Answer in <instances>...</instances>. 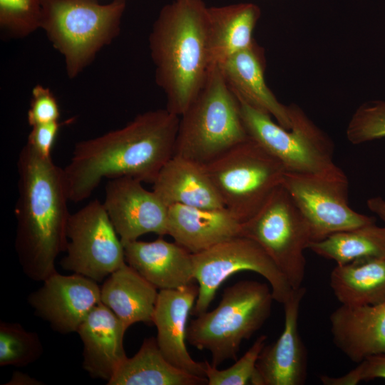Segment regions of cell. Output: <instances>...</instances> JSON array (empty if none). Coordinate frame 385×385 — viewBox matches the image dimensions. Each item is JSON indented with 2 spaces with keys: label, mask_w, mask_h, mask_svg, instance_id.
<instances>
[{
  "label": "cell",
  "mask_w": 385,
  "mask_h": 385,
  "mask_svg": "<svg viewBox=\"0 0 385 385\" xmlns=\"http://www.w3.org/2000/svg\"><path fill=\"white\" fill-rule=\"evenodd\" d=\"M241 223L225 207L175 204L168 210V235L192 254L240 235Z\"/></svg>",
  "instance_id": "44dd1931"
},
{
  "label": "cell",
  "mask_w": 385,
  "mask_h": 385,
  "mask_svg": "<svg viewBox=\"0 0 385 385\" xmlns=\"http://www.w3.org/2000/svg\"><path fill=\"white\" fill-rule=\"evenodd\" d=\"M207 6L203 0H173L161 9L150 36L156 83L166 109L180 116L211 68Z\"/></svg>",
  "instance_id": "3957f363"
},
{
  "label": "cell",
  "mask_w": 385,
  "mask_h": 385,
  "mask_svg": "<svg viewBox=\"0 0 385 385\" xmlns=\"http://www.w3.org/2000/svg\"><path fill=\"white\" fill-rule=\"evenodd\" d=\"M66 236L63 270L98 282L126 263L121 240L98 200L70 215Z\"/></svg>",
  "instance_id": "7c38bea8"
},
{
  "label": "cell",
  "mask_w": 385,
  "mask_h": 385,
  "mask_svg": "<svg viewBox=\"0 0 385 385\" xmlns=\"http://www.w3.org/2000/svg\"><path fill=\"white\" fill-rule=\"evenodd\" d=\"M198 295L194 283L177 289H160L153 324L156 340L165 358L173 366L193 375L205 377V361H195L186 346L188 319Z\"/></svg>",
  "instance_id": "2e32d148"
},
{
  "label": "cell",
  "mask_w": 385,
  "mask_h": 385,
  "mask_svg": "<svg viewBox=\"0 0 385 385\" xmlns=\"http://www.w3.org/2000/svg\"><path fill=\"white\" fill-rule=\"evenodd\" d=\"M59 108L54 96L48 88L36 86L32 91V98L28 112L30 125L57 121Z\"/></svg>",
  "instance_id": "d6a6232c"
},
{
  "label": "cell",
  "mask_w": 385,
  "mask_h": 385,
  "mask_svg": "<svg viewBox=\"0 0 385 385\" xmlns=\"http://www.w3.org/2000/svg\"><path fill=\"white\" fill-rule=\"evenodd\" d=\"M282 185L307 220L312 242L375 222L350 207L347 176L335 164L316 173L286 172Z\"/></svg>",
  "instance_id": "30bf717a"
},
{
  "label": "cell",
  "mask_w": 385,
  "mask_h": 385,
  "mask_svg": "<svg viewBox=\"0 0 385 385\" xmlns=\"http://www.w3.org/2000/svg\"><path fill=\"white\" fill-rule=\"evenodd\" d=\"M125 262L158 289H177L194 283L192 254L163 238L133 240L123 245Z\"/></svg>",
  "instance_id": "ffe728a7"
},
{
  "label": "cell",
  "mask_w": 385,
  "mask_h": 385,
  "mask_svg": "<svg viewBox=\"0 0 385 385\" xmlns=\"http://www.w3.org/2000/svg\"><path fill=\"white\" fill-rule=\"evenodd\" d=\"M153 191L168 206L225 207L205 166L174 155L153 183Z\"/></svg>",
  "instance_id": "7402d4cb"
},
{
  "label": "cell",
  "mask_w": 385,
  "mask_h": 385,
  "mask_svg": "<svg viewBox=\"0 0 385 385\" xmlns=\"http://www.w3.org/2000/svg\"><path fill=\"white\" fill-rule=\"evenodd\" d=\"M28 302L38 317L61 334L77 332L91 310L101 302V287L96 281L73 273L50 275Z\"/></svg>",
  "instance_id": "5bb4252c"
},
{
  "label": "cell",
  "mask_w": 385,
  "mask_h": 385,
  "mask_svg": "<svg viewBox=\"0 0 385 385\" xmlns=\"http://www.w3.org/2000/svg\"><path fill=\"white\" fill-rule=\"evenodd\" d=\"M59 126L58 121L33 125L27 143L43 157H51V149Z\"/></svg>",
  "instance_id": "836d02e7"
},
{
  "label": "cell",
  "mask_w": 385,
  "mask_h": 385,
  "mask_svg": "<svg viewBox=\"0 0 385 385\" xmlns=\"http://www.w3.org/2000/svg\"><path fill=\"white\" fill-rule=\"evenodd\" d=\"M41 26L65 57L70 78L91 61L117 36L125 0L100 4L97 0H40Z\"/></svg>",
  "instance_id": "8992f818"
},
{
  "label": "cell",
  "mask_w": 385,
  "mask_h": 385,
  "mask_svg": "<svg viewBox=\"0 0 385 385\" xmlns=\"http://www.w3.org/2000/svg\"><path fill=\"white\" fill-rule=\"evenodd\" d=\"M179 120L166 108L150 111L123 128L77 143L63 168L69 200H86L106 178L153 183L174 155Z\"/></svg>",
  "instance_id": "6da1fadb"
},
{
  "label": "cell",
  "mask_w": 385,
  "mask_h": 385,
  "mask_svg": "<svg viewBox=\"0 0 385 385\" xmlns=\"http://www.w3.org/2000/svg\"><path fill=\"white\" fill-rule=\"evenodd\" d=\"M158 289L127 263L101 287V301L128 329L137 322L153 324Z\"/></svg>",
  "instance_id": "603a6c76"
},
{
  "label": "cell",
  "mask_w": 385,
  "mask_h": 385,
  "mask_svg": "<svg viewBox=\"0 0 385 385\" xmlns=\"http://www.w3.org/2000/svg\"><path fill=\"white\" fill-rule=\"evenodd\" d=\"M204 166L225 207L240 222L263 206L287 172L250 137Z\"/></svg>",
  "instance_id": "52a82bcc"
},
{
  "label": "cell",
  "mask_w": 385,
  "mask_h": 385,
  "mask_svg": "<svg viewBox=\"0 0 385 385\" xmlns=\"http://www.w3.org/2000/svg\"><path fill=\"white\" fill-rule=\"evenodd\" d=\"M308 249L323 258L334 260L337 265L385 255V226L374 222L337 232L311 242Z\"/></svg>",
  "instance_id": "4316f807"
},
{
  "label": "cell",
  "mask_w": 385,
  "mask_h": 385,
  "mask_svg": "<svg viewBox=\"0 0 385 385\" xmlns=\"http://www.w3.org/2000/svg\"><path fill=\"white\" fill-rule=\"evenodd\" d=\"M217 66L238 100L274 117L284 128H291L289 106L281 103L267 86L264 52L255 41Z\"/></svg>",
  "instance_id": "e0dca14e"
},
{
  "label": "cell",
  "mask_w": 385,
  "mask_h": 385,
  "mask_svg": "<svg viewBox=\"0 0 385 385\" xmlns=\"http://www.w3.org/2000/svg\"><path fill=\"white\" fill-rule=\"evenodd\" d=\"M127 328L102 302L96 306L76 332L83 343V368L95 379L112 378L127 356L123 339Z\"/></svg>",
  "instance_id": "ac0fdd59"
},
{
  "label": "cell",
  "mask_w": 385,
  "mask_h": 385,
  "mask_svg": "<svg viewBox=\"0 0 385 385\" xmlns=\"http://www.w3.org/2000/svg\"><path fill=\"white\" fill-rule=\"evenodd\" d=\"M306 289H294L282 304L284 329L272 344L265 345L251 379L253 385H303L307 377V350L298 328L299 311Z\"/></svg>",
  "instance_id": "9a60e30c"
},
{
  "label": "cell",
  "mask_w": 385,
  "mask_h": 385,
  "mask_svg": "<svg viewBox=\"0 0 385 385\" xmlns=\"http://www.w3.org/2000/svg\"><path fill=\"white\" fill-rule=\"evenodd\" d=\"M375 379H385V353L366 357L343 376H320V380L324 385H356L361 381Z\"/></svg>",
  "instance_id": "1f68e13d"
},
{
  "label": "cell",
  "mask_w": 385,
  "mask_h": 385,
  "mask_svg": "<svg viewBox=\"0 0 385 385\" xmlns=\"http://www.w3.org/2000/svg\"><path fill=\"white\" fill-rule=\"evenodd\" d=\"M346 135L352 144L385 138V101H373L360 106L349 122Z\"/></svg>",
  "instance_id": "f546056e"
},
{
  "label": "cell",
  "mask_w": 385,
  "mask_h": 385,
  "mask_svg": "<svg viewBox=\"0 0 385 385\" xmlns=\"http://www.w3.org/2000/svg\"><path fill=\"white\" fill-rule=\"evenodd\" d=\"M38 381L21 373H14L8 384H39Z\"/></svg>",
  "instance_id": "d590c367"
},
{
  "label": "cell",
  "mask_w": 385,
  "mask_h": 385,
  "mask_svg": "<svg viewBox=\"0 0 385 385\" xmlns=\"http://www.w3.org/2000/svg\"><path fill=\"white\" fill-rule=\"evenodd\" d=\"M40 0H0V25L17 37H24L41 26Z\"/></svg>",
  "instance_id": "f1b7e54d"
},
{
  "label": "cell",
  "mask_w": 385,
  "mask_h": 385,
  "mask_svg": "<svg viewBox=\"0 0 385 385\" xmlns=\"http://www.w3.org/2000/svg\"><path fill=\"white\" fill-rule=\"evenodd\" d=\"M108 385H201L205 377L186 372L170 364L162 354L156 338L144 339L138 352L126 358Z\"/></svg>",
  "instance_id": "484cf974"
},
{
  "label": "cell",
  "mask_w": 385,
  "mask_h": 385,
  "mask_svg": "<svg viewBox=\"0 0 385 385\" xmlns=\"http://www.w3.org/2000/svg\"><path fill=\"white\" fill-rule=\"evenodd\" d=\"M337 348L351 361L385 353V300L371 305H341L329 317Z\"/></svg>",
  "instance_id": "d6986e66"
},
{
  "label": "cell",
  "mask_w": 385,
  "mask_h": 385,
  "mask_svg": "<svg viewBox=\"0 0 385 385\" xmlns=\"http://www.w3.org/2000/svg\"><path fill=\"white\" fill-rule=\"evenodd\" d=\"M240 235L263 249L293 289L302 287L307 263L304 252L312 242L311 231L282 185L252 217L241 223Z\"/></svg>",
  "instance_id": "ba28073f"
},
{
  "label": "cell",
  "mask_w": 385,
  "mask_h": 385,
  "mask_svg": "<svg viewBox=\"0 0 385 385\" xmlns=\"http://www.w3.org/2000/svg\"><path fill=\"white\" fill-rule=\"evenodd\" d=\"M267 337L259 336L250 349L235 363L225 369H218L205 361V376L208 385H245L250 384L257 359L266 345Z\"/></svg>",
  "instance_id": "4dcf8cb0"
},
{
  "label": "cell",
  "mask_w": 385,
  "mask_h": 385,
  "mask_svg": "<svg viewBox=\"0 0 385 385\" xmlns=\"http://www.w3.org/2000/svg\"><path fill=\"white\" fill-rule=\"evenodd\" d=\"M208 34L212 64L250 47L252 33L260 17V9L252 3H239L207 8Z\"/></svg>",
  "instance_id": "cb8c5ba5"
},
{
  "label": "cell",
  "mask_w": 385,
  "mask_h": 385,
  "mask_svg": "<svg viewBox=\"0 0 385 385\" xmlns=\"http://www.w3.org/2000/svg\"><path fill=\"white\" fill-rule=\"evenodd\" d=\"M15 247L24 274L43 282L66 251L69 200L63 169L26 143L17 162Z\"/></svg>",
  "instance_id": "7a4b0ae2"
},
{
  "label": "cell",
  "mask_w": 385,
  "mask_h": 385,
  "mask_svg": "<svg viewBox=\"0 0 385 385\" xmlns=\"http://www.w3.org/2000/svg\"><path fill=\"white\" fill-rule=\"evenodd\" d=\"M193 272L198 295L192 313L207 311L220 285L231 275L251 271L262 276L271 287L274 301L283 304L293 289L263 249L254 240L236 236L192 254Z\"/></svg>",
  "instance_id": "8fae6325"
},
{
  "label": "cell",
  "mask_w": 385,
  "mask_h": 385,
  "mask_svg": "<svg viewBox=\"0 0 385 385\" xmlns=\"http://www.w3.org/2000/svg\"><path fill=\"white\" fill-rule=\"evenodd\" d=\"M248 138L240 102L215 65L180 116L174 155L206 165Z\"/></svg>",
  "instance_id": "277c9868"
},
{
  "label": "cell",
  "mask_w": 385,
  "mask_h": 385,
  "mask_svg": "<svg viewBox=\"0 0 385 385\" xmlns=\"http://www.w3.org/2000/svg\"><path fill=\"white\" fill-rule=\"evenodd\" d=\"M270 286L241 280L225 289L216 308L197 315L188 326L187 342L207 350L211 364L236 361L244 340L251 338L270 317L274 301Z\"/></svg>",
  "instance_id": "5b68a950"
},
{
  "label": "cell",
  "mask_w": 385,
  "mask_h": 385,
  "mask_svg": "<svg viewBox=\"0 0 385 385\" xmlns=\"http://www.w3.org/2000/svg\"><path fill=\"white\" fill-rule=\"evenodd\" d=\"M329 285L342 305L361 307L385 300V255L337 265Z\"/></svg>",
  "instance_id": "d4e9b609"
},
{
  "label": "cell",
  "mask_w": 385,
  "mask_h": 385,
  "mask_svg": "<svg viewBox=\"0 0 385 385\" xmlns=\"http://www.w3.org/2000/svg\"><path fill=\"white\" fill-rule=\"evenodd\" d=\"M43 353L38 334L17 323L0 324V366H24L37 360Z\"/></svg>",
  "instance_id": "83f0119b"
},
{
  "label": "cell",
  "mask_w": 385,
  "mask_h": 385,
  "mask_svg": "<svg viewBox=\"0 0 385 385\" xmlns=\"http://www.w3.org/2000/svg\"><path fill=\"white\" fill-rule=\"evenodd\" d=\"M366 205L368 208L385 222V200L381 197L369 198Z\"/></svg>",
  "instance_id": "e575fe53"
},
{
  "label": "cell",
  "mask_w": 385,
  "mask_h": 385,
  "mask_svg": "<svg viewBox=\"0 0 385 385\" xmlns=\"http://www.w3.org/2000/svg\"><path fill=\"white\" fill-rule=\"evenodd\" d=\"M238 101L249 137L279 160L287 172L316 173L335 164L332 140L297 106H289L292 125L286 129L270 115Z\"/></svg>",
  "instance_id": "9c48e42d"
},
{
  "label": "cell",
  "mask_w": 385,
  "mask_h": 385,
  "mask_svg": "<svg viewBox=\"0 0 385 385\" xmlns=\"http://www.w3.org/2000/svg\"><path fill=\"white\" fill-rule=\"evenodd\" d=\"M140 180L131 177L109 179L103 202L122 244L145 234L168 235V207Z\"/></svg>",
  "instance_id": "4fadbf2b"
}]
</instances>
